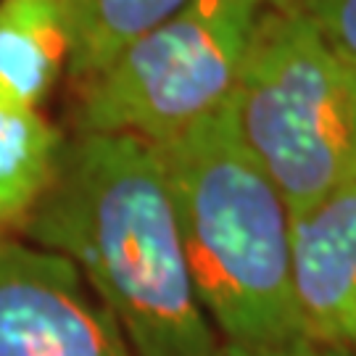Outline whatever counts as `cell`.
<instances>
[{"instance_id":"8fae6325","label":"cell","mask_w":356,"mask_h":356,"mask_svg":"<svg viewBox=\"0 0 356 356\" xmlns=\"http://www.w3.org/2000/svg\"><path fill=\"white\" fill-rule=\"evenodd\" d=\"M219 356H346L335 346L322 343L312 335H296L288 341L277 343H261V346H227L222 343Z\"/></svg>"},{"instance_id":"8992f818","label":"cell","mask_w":356,"mask_h":356,"mask_svg":"<svg viewBox=\"0 0 356 356\" xmlns=\"http://www.w3.org/2000/svg\"><path fill=\"white\" fill-rule=\"evenodd\" d=\"M293 282L306 335L356 356V185L296 214Z\"/></svg>"},{"instance_id":"7a4b0ae2","label":"cell","mask_w":356,"mask_h":356,"mask_svg":"<svg viewBox=\"0 0 356 356\" xmlns=\"http://www.w3.org/2000/svg\"><path fill=\"white\" fill-rule=\"evenodd\" d=\"M193 282L227 346L304 335L293 282V211L243 143L232 106L156 145Z\"/></svg>"},{"instance_id":"277c9868","label":"cell","mask_w":356,"mask_h":356,"mask_svg":"<svg viewBox=\"0 0 356 356\" xmlns=\"http://www.w3.org/2000/svg\"><path fill=\"white\" fill-rule=\"evenodd\" d=\"M269 0H191L76 85L74 132L172 140L229 103Z\"/></svg>"},{"instance_id":"3957f363","label":"cell","mask_w":356,"mask_h":356,"mask_svg":"<svg viewBox=\"0 0 356 356\" xmlns=\"http://www.w3.org/2000/svg\"><path fill=\"white\" fill-rule=\"evenodd\" d=\"M229 106L293 216L356 185V64L304 19L267 6Z\"/></svg>"},{"instance_id":"5b68a950","label":"cell","mask_w":356,"mask_h":356,"mask_svg":"<svg viewBox=\"0 0 356 356\" xmlns=\"http://www.w3.org/2000/svg\"><path fill=\"white\" fill-rule=\"evenodd\" d=\"M0 356H135L79 269L0 232Z\"/></svg>"},{"instance_id":"ba28073f","label":"cell","mask_w":356,"mask_h":356,"mask_svg":"<svg viewBox=\"0 0 356 356\" xmlns=\"http://www.w3.org/2000/svg\"><path fill=\"white\" fill-rule=\"evenodd\" d=\"M66 135L40 108L0 106V232L16 235L48 193Z\"/></svg>"},{"instance_id":"52a82bcc","label":"cell","mask_w":356,"mask_h":356,"mask_svg":"<svg viewBox=\"0 0 356 356\" xmlns=\"http://www.w3.org/2000/svg\"><path fill=\"white\" fill-rule=\"evenodd\" d=\"M66 66L64 0H0V106L42 108Z\"/></svg>"},{"instance_id":"30bf717a","label":"cell","mask_w":356,"mask_h":356,"mask_svg":"<svg viewBox=\"0 0 356 356\" xmlns=\"http://www.w3.org/2000/svg\"><path fill=\"white\" fill-rule=\"evenodd\" d=\"M269 6L304 19L330 48L356 64V0H269Z\"/></svg>"},{"instance_id":"6da1fadb","label":"cell","mask_w":356,"mask_h":356,"mask_svg":"<svg viewBox=\"0 0 356 356\" xmlns=\"http://www.w3.org/2000/svg\"><path fill=\"white\" fill-rule=\"evenodd\" d=\"M16 235L79 269L135 356H219L156 145L74 132Z\"/></svg>"},{"instance_id":"9c48e42d","label":"cell","mask_w":356,"mask_h":356,"mask_svg":"<svg viewBox=\"0 0 356 356\" xmlns=\"http://www.w3.org/2000/svg\"><path fill=\"white\" fill-rule=\"evenodd\" d=\"M72 85L103 72L129 42L175 16L191 0H64Z\"/></svg>"}]
</instances>
